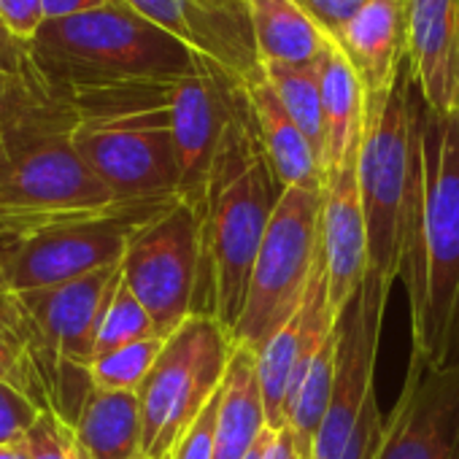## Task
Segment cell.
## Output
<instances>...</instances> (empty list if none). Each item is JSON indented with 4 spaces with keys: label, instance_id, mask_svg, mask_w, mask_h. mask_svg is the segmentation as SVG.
I'll use <instances>...</instances> for the list:
<instances>
[{
    "label": "cell",
    "instance_id": "obj_1",
    "mask_svg": "<svg viewBox=\"0 0 459 459\" xmlns=\"http://www.w3.org/2000/svg\"><path fill=\"white\" fill-rule=\"evenodd\" d=\"M279 197L281 186L247 106L219 146L200 200L203 257L195 314L213 316L230 335L241 319L249 279Z\"/></svg>",
    "mask_w": 459,
    "mask_h": 459
},
{
    "label": "cell",
    "instance_id": "obj_2",
    "mask_svg": "<svg viewBox=\"0 0 459 459\" xmlns=\"http://www.w3.org/2000/svg\"><path fill=\"white\" fill-rule=\"evenodd\" d=\"M421 211L403 281L411 357L443 370L459 362V114L421 106Z\"/></svg>",
    "mask_w": 459,
    "mask_h": 459
},
{
    "label": "cell",
    "instance_id": "obj_3",
    "mask_svg": "<svg viewBox=\"0 0 459 459\" xmlns=\"http://www.w3.org/2000/svg\"><path fill=\"white\" fill-rule=\"evenodd\" d=\"M28 52L39 82L63 100L135 84H173L197 57L122 0L44 22Z\"/></svg>",
    "mask_w": 459,
    "mask_h": 459
},
{
    "label": "cell",
    "instance_id": "obj_4",
    "mask_svg": "<svg viewBox=\"0 0 459 459\" xmlns=\"http://www.w3.org/2000/svg\"><path fill=\"white\" fill-rule=\"evenodd\" d=\"M421 95L405 63L392 92L368 103L357 160L359 195L368 227V263L384 281L403 279L419 227L421 162Z\"/></svg>",
    "mask_w": 459,
    "mask_h": 459
},
{
    "label": "cell",
    "instance_id": "obj_5",
    "mask_svg": "<svg viewBox=\"0 0 459 459\" xmlns=\"http://www.w3.org/2000/svg\"><path fill=\"white\" fill-rule=\"evenodd\" d=\"M170 84H135L68 98L71 141L117 203L178 197V160L168 111Z\"/></svg>",
    "mask_w": 459,
    "mask_h": 459
},
{
    "label": "cell",
    "instance_id": "obj_6",
    "mask_svg": "<svg viewBox=\"0 0 459 459\" xmlns=\"http://www.w3.org/2000/svg\"><path fill=\"white\" fill-rule=\"evenodd\" d=\"M76 114L39 133L0 168V236L14 247L41 230L114 211L117 197L71 141Z\"/></svg>",
    "mask_w": 459,
    "mask_h": 459
},
{
    "label": "cell",
    "instance_id": "obj_7",
    "mask_svg": "<svg viewBox=\"0 0 459 459\" xmlns=\"http://www.w3.org/2000/svg\"><path fill=\"white\" fill-rule=\"evenodd\" d=\"M392 284L368 271L362 290L335 319V378L311 459H378L386 419L378 411L373 376Z\"/></svg>",
    "mask_w": 459,
    "mask_h": 459
},
{
    "label": "cell",
    "instance_id": "obj_8",
    "mask_svg": "<svg viewBox=\"0 0 459 459\" xmlns=\"http://www.w3.org/2000/svg\"><path fill=\"white\" fill-rule=\"evenodd\" d=\"M319 213L322 192L303 186L281 189L249 279L241 319L233 330L236 346L255 354L263 351L303 308L322 260Z\"/></svg>",
    "mask_w": 459,
    "mask_h": 459
},
{
    "label": "cell",
    "instance_id": "obj_9",
    "mask_svg": "<svg viewBox=\"0 0 459 459\" xmlns=\"http://www.w3.org/2000/svg\"><path fill=\"white\" fill-rule=\"evenodd\" d=\"M233 354V335L208 314H192L165 338L138 389L143 459H170L176 443L221 389Z\"/></svg>",
    "mask_w": 459,
    "mask_h": 459
},
{
    "label": "cell",
    "instance_id": "obj_10",
    "mask_svg": "<svg viewBox=\"0 0 459 459\" xmlns=\"http://www.w3.org/2000/svg\"><path fill=\"white\" fill-rule=\"evenodd\" d=\"M168 203H122L108 213L76 219L20 241L0 263V292H33L119 265L130 238Z\"/></svg>",
    "mask_w": 459,
    "mask_h": 459
},
{
    "label": "cell",
    "instance_id": "obj_11",
    "mask_svg": "<svg viewBox=\"0 0 459 459\" xmlns=\"http://www.w3.org/2000/svg\"><path fill=\"white\" fill-rule=\"evenodd\" d=\"M203 216L184 197L168 203L130 238L122 257V281L141 300L157 335H173L197 306Z\"/></svg>",
    "mask_w": 459,
    "mask_h": 459
},
{
    "label": "cell",
    "instance_id": "obj_12",
    "mask_svg": "<svg viewBox=\"0 0 459 459\" xmlns=\"http://www.w3.org/2000/svg\"><path fill=\"white\" fill-rule=\"evenodd\" d=\"M247 106L244 82L200 55L192 71L170 84L168 111L181 176L178 197L200 208L219 146Z\"/></svg>",
    "mask_w": 459,
    "mask_h": 459
},
{
    "label": "cell",
    "instance_id": "obj_13",
    "mask_svg": "<svg viewBox=\"0 0 459 459\" xmlns=\"http://www.w3.org/2000/svg\"><path fill=\"white\" fill-rule=\"evenodd\" d=\"M378 459H459V362L432 370L411 357Z\"/></svg>",
    "mask_w": 459,
    "mask_h": 459
},
{
    "label": "cell",
    "instance_id": "obj_14",
    "mask_svg": "<svg viewBox=\"0 0 459 459\" xmlns=\"http://www.w3.org/2000/svg\"><path fill=\"white\" fill-rule=\"evenodd\" d=\"M122 4L241 82L263 71L247 0H122Z\"/></svg>",
    "mask_w": 459,
    "mask_h": 459
},
{
    "label": "cell",
    "instance_id": "obj_15",
    "mask_svg": "<svg viewBox=\"0 0 459 459\" xmlns=\"http://www.w3.org/2000/svg\"><path fill=\"white\" fill-rule=\"evenodd\" d=\"M357 160L327 173L322 184L319 241L327 268V295L335 314H341L343 306L362 290L370 271Z\"/></svg>",
    "mask_w": 459,
    "mask_h": 459
},
{
    "label": "cell",
    "instance_id": "obj_16",
    "mask_svg": "<svg viewBox=\"0 0 459 459\" xmlns=\"http://www.w3.org/2000/svg\"><path fill=\"white\" fill-rule=\"evenodd\" d=\"M335 319H338V314L330 306L327 268H325V257H322L303 308L295 314V319L284 330H279L265 343L263 351H257V376H260V386H263L268 429L287 427L290 394H292L298 378L303 376V370L308 368L314 351L333 333Z\"/></svg>",
    "mask_w": 459,
    "mask_h": 459
},
{
    "label": "cell",
    "instance_id": "obj_17",
    "mask_svg": "<svg viewBox=\"0 0 459 459\" xmlns=\"http://www.w3.org/2000/svg\"><path fill=\"white\" fill-rule=\"evenodd\" d=\"M408 65L424 106L459 114V0H405Z\"/></svg>",
    "mask_w": 459,
    "mask_h": 459
},
{
    "label": "cell",
    "instance_id": "obj_18",
    "mask_svg": "<svg viewBox=\"0 0 459 459\" xmlns=\"http://www.w3.org/2000/svg\"><path fill=\"white\" fill-rule=\"evenodd\" d=\"M333 41L354 68L368 103L386 98L408 63L405 0H368Z\"/></svg>",
    "mask_w": 459,
    "mask_h": 459
},
{
    "label": "cell",
    "instance_id": "obj_19",
    "mask_svg": "<svg viewBox=\"0 0 459 459\" xmlns=\"http://www.w3.org/2000/svg\"><path fill=\"white\" fill-rule=\"evenodd\" d=\"M247 103L265 152V160L279 181L281 189L290 186H303V189H316L322 192L325 176H322V162L303 135V130L295 125L284 103L279 100L276 90L271 87L268 76L260 71L252 79L244 82Z\"/></svg>",
    "mask_w": 459,
    "mask_h": 459
},
{
    "label": "cell",
    "instance_id": "obj_20",
    "mask_svg": "<svg viewBox=\"0 0 459 459\" xmlns=\"http://www.w3.org/2000/svg\"><path fill=\"white\" fill-rule=\"evenodd\" d=\"M265 432L268 413L257 376V354L236 346L213 424V459H247Z\"/></svg>",
    "mask_w": 459,
    "mask_h": 459
},
{
    "label": "cell",
    "instance_id": "obj_21",
    "mask_svg": "<svg viewBox=\"0 0 459 459\" xmlns=\"http://www.w3.org/2000/svg\"><path fill=\"white\" fill-rule=\"evenodd\" d=\"M316 71H319L322 114H325L322 176H327L359 157L368 98H365V90H362L354 68L341 55L335 41L319 60Z\"/></svg>",
    "mask_w": 459,
    "mask_h": 459
},
{
    "label": "cell",
    "instance_id": "obj_22",
    "mask_svg": "<svg viewBox=\"0 0 459 459\" xmlns=\"http://www.w3.org/2000/svg\"><path fill=\"white\" fill-rule=\"evenodd\" d=\"M263 65H316L333 39L298 0H247Z\"/></svg>",
    "mask_w": 459,
    "mask_h": 459
},
{
    "label": "cell",
    "instance_id": "obj_23",
    "mask_svg": "<svg viewBox=\"0 0 459 459\" xmlns=\"http://www.w3.org/2000/svg\"><path fill=\"white\" fill-rule=\"evenodd\" d=\"M76 435L90 459H143V421L138 392H90Z\"/></svg>",
    "mask_w": 459,
    "mask_h": 459
},
{
    "label": "cell",
    "instance_id": "obj_24",
    "mask_svg": "<svg viewBox=\"0 0 459 459\" xmlns=\"http://www.w3.org/2000/svg\"><path fill=\"white\" fill-rule=\"evenodd\" d=\"M335 346H338V333L333 327V333L314 351L308 368L303 370V376L298 378L290 394L287 429L292 432L295 446L306 459H311L316 432L330 405V392H333V378H335Z\"/></svg>",
    "mask_w": 459,
    "mask_h": 459
},
{
    "label": "cell",
    "instance_id": "obj_25",
    "mask_svg": "<svg viewBox=\"0 0 459 459\" xmlns=\"http://www.w3.org/2000/svg\"><path fill=\"white\" fill-rule=\"evenodd\" d=\"M319 65V63H316ZM316 65H263L279 100L303 130L314 146L319 162L325 152V114H322V87Z\"/></svg>",
    "mask_w": 459,
    "mask_h": 459
},
{
    "label": "cell",
    "instance_id": "obj_26",
    "mask_svg": "<svg viewBox=\"0 0 459 459\" xmlns=\"http://www.w3.org/2000/svg\"><path fill=\"white\" fill-rule=\"evenodd\" d=\"M162 346L165 338L152 335L95 357L90 365L92 386L103 392H138L146 376L152 373Z\"/></svg>",
    "mask_w": 459,
    "mask_h": 459
},
{
    "label": "cell",
    "instance_id": "obj_27",
    "mask_svg": "<svg viewBox=\"0 0 459 459\" xmlns=\"http://www.w3.org/2000/svg\"><path fill=\"white\" fill-rule=\"evenodd\" d=\"M152 335H157L152 316L146 314V308L141 306V300L127 290V284L119 281V287H117L108 308H106L103 325H100L95 357H100L106 351H114V349H122L127 343L152 338Z\"/></svg>",
    "mask_w": 459,
    "mask_h": 459
},
{
    "label": "cell",
    "instance_id": "obj_28",
    "mask_svg": "<svg viewBox=\"0 0 459 459\" xmlns=\"http://www.w3.org/2000/svg\"><path fill=\"white\" fill-rule=\"evenodd\" d=\"M25 443L33 459H90L76 427L57 411H41L33 427L25 432Z\"/></svg>",
    "mask_w": 459,
    "mask_h": 459
},
{
    "label": "cell",
    "instance_id": "obj_29",
    "mask_svg": "<svg viewBox=\"0 0 459 459\" xmlns=\"http://www.w3.org/2000/svg\"><path fill=\"white\" fill-rule=\"evenodd\" d=\"M57 98L60 95L49 92L36 74L30 79H12L0 74V141H4V133L12 122L17 125L22 119H33Z\"/></svg>",
    "mask_w": 459,
    "mask_h": 459
},
{
    "label": "cell",
    "instance_id": "obj_30",
    "mask_svg": "<svg viewBox=\"0 0 459 459\" xmlns=\"http://www.w3.org/2000/svg\"><path fill=\"white\" fill-rule=\"evenodd\" d=\"M0 384L22 392L41 411V392H39L36 370L28 354L22 351L20 341L12 335V330L4 322H0Z\"/></svg>",
    "mask_w": 459,
    "mask_h": 459
},
{
    "label": "cell",
    "instance_id": "obj_31",
    "mask_svg": "<svg viewBox=\"0 0 459 459\" xmlns=\"http://www.w3.org/2000/svg\"><path fill=\"white\" fill-rule=\"evenodd\" d=\"M39 408L17 389L0 384V443L22 440L39 419Z\"/></svg>",
    "mask_w": 459,
    "mask_h": 459
},
{
    "label": "cell",
    "instance_id": "obj_32",
    "mask_svg": "<svg viewBox=\"0 0 459 459\" xmlns=\"http://www.w3.org/2000/svg\"><path fill=\"white\" fill-rule=\"evenodd\" d=\"M219 397H221V389L205 405V411L192 421V427L184 432V437L176 443L170 459H213V424H216Z\"/></svg>",
    "mask_w": 459,
    "mask_h": 459
},
{
    "label": "cell",
    "instance_id": "obj_33",
    "mask_svg": "<svg viewBox=\"0 0 459 459\" xmlns=\"http://www.w3.org/2000/svg\"><path fill=\"white\" fill-rule=\"evenodd\" d=\"M0 20L25 44H30L44 28V0H0Z\"/></svg>",
    "mask_w": 459,
    "mask_h": 459
},
{
    "label": "cell",
    "instance_id": "obj_34",
    "mask_svg": "<svg viewBox=\"0 0 459 459\" xmlns=\"http://www.w3.org/2000/svg\"><path fill=\"white\" fill-rule=\"evenodd\" d=\"M298 4L316 20V25L333 39L368 0H298Z\"/></svg>",
    "mask_w": 459,
    "mask_h": 459
},
{
    "label": "cell",
    "instance_id": "obj_35",
    "mask_svg": "<svg viewBox=\"0 0 459 459\" xmlns=\"http://www.w3.org/2000/svg\"><path fill=\"white\" fill-rule=\"evenodd\" d=\"M0 74H6L12 79H30L33 76L28 44L20 41L6 28L4 20H0Z\"/></svg>",
    "mask_w": 459,
    "mask_h": 459
},
{
    "label": "cell",
    "instance_id": "obj_36",
    "mask_svg": "<svg viewBox=\"0 0 459 459\" xmlns=\"http://www.w3.org/2000/svg\"><path fill=\"white\" fill-rule=\"evenodd\" d=\"M106 4H114V0H44V17H47V22L68 20V17L100 9Z\"/></svg>",
    "mask_w": 459,
    "mask_h": 459
},
{
    "label": "cell",
    "instance_id": "obj_37",
    "mask_svg": "<svg viewBox=\"0 0 459 459\" xmlns=\"http://www.w3.org/2000/svg\"><path fill=\"white\" fill-rule=\"evenodd\" d=\"M260 459H306V456L298 451L292 432L284 427V429H271V437H268Z\"/></svg>",
    "mask_w": 459,
    "mask_h": 459
},
{
    "label": "cell",
    "instance_id": "obj_38",
    "mask_svg": "<svg viewBox=\"0 0 459 459\" xmlns=\"http://www.w3.org/2000/svg\"><path fill=\"white\" fill-rule=\"evenodd\" d=\"M0 459H33V456H30V448L22 437L14 443H0Z\"/></svg>",
    "mask_w": 459,
    "mask_h": 459
},
{
    "label": "cell",
    "instance_id": "obj_39",
    "mask_svg": "<svg viewBox=\"0 0 459 459\" xmlns=\"http://www.w3.org/2000/svg\"><path fill=\"white\" fill-rule=\"evenodd\" d=\"M268 437H271V429H268V432H265V435L260 437V443H257V446L252 448V454H249L247 459H260V456H263V451H265V443H268Z\"/></svg>",
    "mask_w": 459,
    "mask_h": 459
}]
</instances>
